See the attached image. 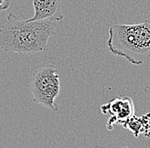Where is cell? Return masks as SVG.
I'll use <instances>...</instances> for the list:
<instances>
[{
  "instance_id": "6da1fadb",
  "label": "cell",
  "mask_w": 150,
  "mask_h": 148,
  "mask_svg": "<svg viewBox=\"0 0 150 148\" xmlns=\"http://www.w3.org/2000/svg\"><path fill=\"white\" fill-rule=\"evenodd\" d=\"M63 16L31 20L23 15L10 12L0 27V48L7 53L33 55L44 51L50 37L56 34V24Z\"/></svg>"
},
{
  "instance_id": "7a4b0ae2",
  "label": "cell",
  "mask_w": 150,
  "mask_h": 148,
  "mask_svg": "<svg viewBox=\"0 0 150 148\" xmlns=\"http://www.w3.org/2000/svg\"><path fill=\"white\" fill-rule=\"evenodd\" d=\"M108 47L112 55L132 65H142L150 58V21L116 24L109 27Z\"/></svg>"
},
{
  "instance_id": "3957f363",
  "label": "cell",
  "mask_w": 150,
  "mask_h": 148,
  "mask_svg": "<svg viewBox=\"0 0 150 148\" xmlns=\"http://www.w3.org/2000/svg\"><path fill=\"white\" fill-rule=\"evenodd\" d=\"M30 90L33 94V101L43 106L58 111L59 106L56 103V97L60 94V75L54 67H42L34 72L30 81Z\"/></svg>"
},
{
  "instance_id": "277c9868",
  "label": "cell",
  "mask_w": 150,
  "mask_h": 148,
  "mask_svg": "<svg viewBox=\"0 0 150 148\" xmlns=\"http://www.w3.org/2000/svg\"><path fill=\"white\" fill-rule=\"evenodd\" d=\"M101 111L103 114L109 115L106 127L108 130H113V125L122 123L135 115V106L130 96H115L110 101L102 105Z\"/></svg>"
},
{
  "instance_id": "5b68a950",
  "label": "cell",
  "mask_w": 150,
  "mask_h": 148,
  "mask_svg": "<svg viewBox=\"0 0 150 148\" xmlns=\"http://www.w3.org/2000/svg\"><path fill=\"white\" fill-rule=\"evenodd\" d=\"M62 0H33L34 15L31 20H44L59 17L62 15L56 14L60 11Z\"/></svg>"
},
{
  "instance_id": "8992f818",
  "label": "cell",
  "mask_w": 150,
  "mask_h": 148,
  "mask_svg": "<svg viewBox=\"0 0 150 148\" xmlns=\"http://www.w3.org/2000/svg\"><path fill=\"white\" fill-rule=\"evenodd\" d=\"M121 126L130 130L136 138H137L140 135L150 137V112L140 117L133 115L130 118L125 121Z\"/></svg>"
},
{
  "instance_id": "52a82bcc",
  "label": "cell",
  "mask_w": 150,
  "mask_h": 148,
  "mask_svg": "<svg viewBox=\"0 0 150 148\" xmlns=\"http://www.w3.org/2000/svg\"><path fill=\"white\" fill-rule=\"evenodd\" d=\"M10 6V0H0V10H6Z\"/></svg>"
},
{
  "instance_id": "ba28073f",
  "label": "cell",
  "mask_w": 150,
  "mask_h": 148,
  "mask_svg": "<svg viewBox=\"0 0 150 148\" xmlns=\"http://www.w3.org/2000/svg\"><path fill=\"white\" fill-rule=\"evenodd\" d=\"M123 148H128V147H123Z\"/></svg>"
}]
</instances>
